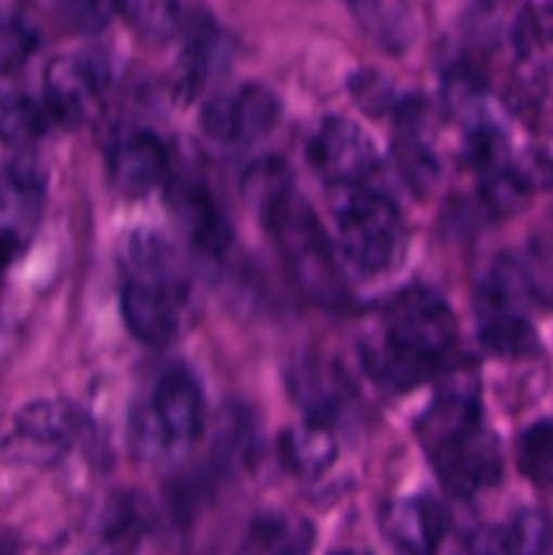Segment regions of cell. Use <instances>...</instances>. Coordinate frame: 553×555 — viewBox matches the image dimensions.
<instances>
[{
    "mask_svg": "<svg viewBox=\"0 0 553 555\" xmlns=\"http://www.w3.org/2000/svg\"><path fill=\"white\" fill-rule=\"evenodd\" d=\"M518 466L535 486L553 488V421H537L518 437Z\"/></svg>",
    "mask_w": 553,
    "mask_h": 555,
    "instance_id": "obj_25",
    "label": "cell"
},
{
    "mask_svg": "<svg viewBox=\"0 0 553 555\" xmlns=\"http://www.w3.org/2000/svg\"><path fill=\"white\" fill-rule=\"evenodd\" d=\"M150 423L157 442L188 444L204 428V396L188 369H171L152 390Z\"/></svg>",
    "mask_w": 553,
    "mask_h": 555,
    "instance_id": "obj_11",
    "label": "cell"
},
{
    "mask_svg": "<svg viewBox=\"0 0 553 555\" xmlns=\"http://www.w3.org/2000/svg\"><path fill=\"white\" fill-rule=\"evenodd\" d=\"M280 101L263 85H242L206 101L201 128L220 144H253L274 130Z\"/></svg>",
    "mask_w": 553,
    "mask_h": 555,
    "instance_id": "obj_9",
    "label": "cell"
},
{
    "mask_svg": "<svg viewBox=\"0 0 553 555\" xmlns=\"http://www.w3.org/2000/svg\"><path fill=\"white\" fill-rule=\"evenodd\" d=\"M350 95L356 98L358 108L372 114V117H383V114L396 112L401 103L394 81L374 68L356 70V74L350 76Z\"/></svg>",
    "mask_w": 553,
    "mask_h": 555,
    "instance_id": "obj_27",
    "label": "cell"
},
{
    "mask_svg": "<svg viewBox=\"0 0 553 555\" xmlns=\"http://www.w3.org/2000/svg\"><path fill=\"white\" fill-rule=\"evenodd\" d=\"M291 188V171H287L285 163L274 160V157L253 163L242 179L244 198H247V204L253 206L258 215L271 204V201L280 198V195L287 193Z\"/></svg>",
    "mask_w": 553,
    "mask_h": 555,
    "instance_id": "obj_26",
    "label": "cell"
},
{
    "mask_svg": "<svg viewBox=\"0 0 553 555\" xmlns=\"http://www.w3.org/2000/svg\"><path fill=\"white\" fill-rule=\"evenodd\" d=\"M47 103H38L27 92H0V141L9 146H25L41 139L49 128Z\"/></svg>",
    "mask_w": 553,
    "mask_h": 555,
    "instance_id": "obj_18",
    "label": "cell"
},
{
    "mask_svg": "<svg viewBox=\"0 0 553 555\" xmlns=\"http://www.w3.org/2000/svg\"><path fill=\"white\" fill-rule=\"evenodd\" d=\"M455 318L448 304L426 287H404L388 301L383 312L380 339L421 363L437 377L455 347Z\"/></svg>",
    "mask_w": 553,
    "mask_h": 555,
    "instance_id": "obj_4",
    "label": "cell"
},
{
    "mask_svg": "<svg viewBox=\"0 0 553 555\" xmlns=\"http://www.w3.org/2000/svg\"><path fill=\"white\" fill-rule=\"evenodd\" d=\"M513 47L520 63L540 76H553V3H529L513 22Z\"/></svg>",
    "mask_w": 553,
    "mask_h": 555,
    "instance_id": "obj_17",
    "label": "cell"
},
{
    "mask_svg": "<svg viewBox=\"0 0 553 555\" xmlns=\"http://www.w3.org/2000/svg\"><path fill=\"white\" fill-rule=\"evenodd\" d=\"M520 263H524L535 296L553 298V247H537L535 244L529 260H520Z\"/></svg>",
    "mask_w": 553,
    "mask_h": 555,
    "instance_id": "obj_31",
    "label": "cell"
},
{
    "mask_svg": "<svg viewBox=\"0 0 553 555\" xmlns=\"http://www.w3.org/2000/svg\"><path fill=\"white\" fill-rule=\"evenodd\" d=\"M553 542V526L540 509H520L497 529V553L535 555L545 553Z\"/></svg>",
    "mask_w": 553,
    "mask_h": 555,
    "instance_id": "obj_21",
    "label": "cell"
},
{
    "mask_svg": "<svg viewBox=\"0 0 553 555\" xmlns=\"http://www.w3.org/2000/svg\"><path fill=\"white\" fill-rule=\"evenodd\" d=\"M280 459L298 477L323 475L336 459V437L329 421L309 417L301 426L287 428L280 437Z\"/></svg>",
    "mask_w": 553,
    "mask_h": 555,
    "instance_id": "obj_16",
    "label": "cell"
},
{
    "mask_svg": "<svg viewBox=\"0 0 553 555\" xmlns=\"http://www.w3.org/2000/svg\"><path fill=\"white\" fill-rule=\"evenodd\" d=\"M168 152L150 130H125L108 146V177L125 195H144L166 179Z\"/></svg>",
    "mask_w": 553,
    "mask_h": 555,
    "instance_id": "obj_14",
    "label": "cell"
},
{
    "mask_svg": "<svg viewBox=\"0 0 553 555\" xmlns=\"http://www.w3.org/2000/svg\"><path fill=\"white\" fill-rule=\"evenodd\" d=\"M385 540L401 553H434L448 537V513L432 496L394 499L380 515Z\"/></svg>",
    "mask_w": 553,
    "mask_h": 555,
    "instance_id": "obj_13",
    "label": "cell"
},
{
    "mask_svg": "<svg viewBox=\"0 0 553 555\" xmlns=\"http://www.w3.org/2000/svg\"><path fill=\"white\" fill-rule=\"evenodd\" d=\"M260 220L307 296L323 304H339L345 298V276L334 244L301 195L291 188L260 211Z\"/></svg>",
    "mask_w": 553,
    "mask_h": 555,
    "instance_id": "obj_1",
    "label": "cell"
},
{
    "mask_svg": "<svg viewBox=\"0 0 553 555\" xmlns=\"http://www.w3.org/2000/svg\"><path fill=\"white\" fill-rule=\"evenodd\" d=\"M81 431V417L63 401H30L14 421L3 453L16 464L54 466L68 455Z\"/></svg>",
    "mask_w": 553,
    "mask_h": 555,
    "instance_id": "obj_7",
    "label": "cell"
},
{
    "mask_svg": "<svg viewBox=\"0 0 553 555\" xmlns=\"http://www.w3.org/2000/svg\"><path fill=\"white\" fill-rule=\"evenodd\" d=\"M426 453L439 480L459 496H475L502 477L499 439L483 423L426 442Z\"/></svg>",
    "mask_w": 553,
    "mask_h": 555,
    "instance_id": "obj_5",
    "label": "cell"
},
{
    "mask_svg": "<svg viewBox=\"0 0 553 555\" xmlns=\"http://www.w3.org/2000/svg\"><path fill=\"white\" fill-rule=\"evenodd\" d=\"M535 298L526 269L515 258L493 260L475 293V314L480 339L488 350L507 358L537 350V331L529 320Z\"/></svg>",
    "mask_w": 553,
    "mask_h": 555,
    "instance_id": "obj_3",
    "label": "cell"
},
{
    "mask_svg": "<svg viewBox=\"0 0 553 555\" xmlns=\"http://www.w3.org/2000/svg\"><path fill=\"white\" fill-rule=\"evenodd\" d=\"M184 296H188L184 276L128 271L123 285L125 325L144 345H168L182 328Z\"/></svg>",
    "mask_w": 553,
    "mask_h": 555,
    "instance_id": "obj_6",
    "label": "cell"
},
{
    "mask_svg": "<svg viewBox=\"0 0 553 555\" xmlns=\"http://www.w3.org/2000/svg\"><path fill=\"white\" fill-rule=\"evenodd\" d=\"M36 47L38 36L30 27L22 22H3L0 25V79L20 70L36 52Z\"/></svg>",
    "mask_w": 553,
    "mask_h": 555,
    "instance_id": "obj_28",
    "label": "cell"
},
{
    "mask_svg": "<svg viewBox=\"0 0 553 555\" xmlns=\"http://www.w3.org/2000/svg\"><path fill=\"white\" fill-rule=\"evenodd\" d=\"M394 160L404 182L412 184V190H428L439 173V160L426 144L417 125H404V133L394 144Z\"/></svg>",
    "mask_w": 553,
    "mask_h": 555,
    "instance_id": "obj_22",
    "label": "cell"
},
{
    "mask_svg": "<svg viewBox=\"0 0 553 555\" xmlns=\"http://www.w3.org/2000/svg\"><path fill=\"white\" fill-rule=\"evenodd\" d=\"M480 173V195L493 215H513L529 198L531 184L526 182V177L518 171L515 163L507 160Z\"/></svg>",
    "mask_w": 553,
    "mask_h": 555,
    "instance_id": "obj_24",
    "label": "cell"
},
{
    "mask_svg": "<svg viewBox=\"0 0 553 555\" xmlns=\"http://www.w3.org/2000/svg\"><path fill=\"white\" fill-rule=\"evenodd\" d=\"M309 160L331 184H363L377 171L374 139L345 117H329L309 141Z\"/></svg>",
    "mask_w": 553,
    "mask_h": 555,
    "instance_id": "obj_10",
    "label": "cell"
},
{
    "mask_svg": "<svg viewBox=\"0 0 553 555\" xmlns=\"http://www.w3.org/2000/svg\"><path fill=\"white\" fill-rule=\"evenodd\" d=\"M361 25L385 49L401 52L412 41V16L404 0H352Z\"/></svg>",
    "mask_w": 553,
    "mask_h": 555,
    "instance_id": "obj_19",
    "label": "cell"
},
{
    "mask_svg": "<svg viewBox=\"0 0 553 555\" xmlns=\"http://www.w3.org/2000/svg\"><path fill=\"white\" fill-rule=\"evenodd\" d=\"M247 547L258 553H304L312 547V526L291 515H263L249 526Z\"/></svg>",
    "mask_w": 553,
    "mask_h": 555,
    "instance_id": "obj_20",
    "label": "cell"
},
{
    "mask_svg": "<svg viewBox=\"0 0 553 555\" xmlns=\"http://www.w3.org/2000/svg\"><path fill=\"white\" fill-rule=\"evenodd\" d=\"M166 198L195 249H201L204 255H220L228 247L231 228L204 184L179 179V182L168 184Z\"/></svg>",
    "mask_w": 553,
    "mask_h": 555,
    "instance_id": "obj_15",
    "label": "cell"
},
{
    "mask_svg": "<svg viewBox=\"0 0 553 555\" xmlns=\"http://www.w3.org/2000/svg\"><path fill=\"white\" fill-rule=\"evenodd\" d=\"M47 179L38 163L9 160L0 166V266L30 244L41 220Z\"/></svg>",
    "mask_w": 553,
    "mask_h": 555,
    "instance_id": "obj_8",
    "label": "cell"
},
{
    "mask_svg": "<svg viewBox=\"0 0 553 555\" xmlns=\"http://www.w3.org/2000/svg\"><path fill=\"white\" fill-rule=\"evenodd\" d=\"M117 11L144 38H171L182 27V9L177 0H117Z\"/></svg>",
    "mask_w": 553,
    "mask_h": 555,
    "instance_id": "obj_23",
    "label": "cell"
},
{
    "mask_svg": "<svg viewBox=\"0 0 553 555\" xmlns=\"http://www.w3.org/2000/svg\"><path fill=\"white\" fill-rule=\"evenodd\" d=\"M54 11L76 30H101L117 14V0H52Z\"/></svg>",
    "mask_w": 553,
    "mask_h": 555,
    "instance_id": "obj_29",
    "label": "cell"
},
{
    "mask_svg": "<svg viewBox=\"0 0 553 555\" xmlns=\"http://www.w3.org/2000/svg\"><path fill=\"white\" fill-rule=\"evenodd\" d=\"M141 520H144V509H141L139 499L136 496H125L108 509V520H106V534L108 540H114L117 545H128L133 537H141Z\"/></svg>",
    "mask_w": 553,
    "mask_h": 555,
    "instance_id": "obj_30",
    "label": "cell"
},
{
    "mask_svg": "<svg viewBox=\"0 0 553 555\" xmlns=\"http://www.w3.org/2000/svg\"><path fill=\"white\" fill-rule=\"evenodd\" d=\"M336 242L347 263L366 276L394 269L404 249V222L394 201L363 184H331Z\"/></svg>",
    "mask_w": 553,
    "mask_h": 555,
    "instance_id": "obj_2",
    "label": "cell"
},
{
    "mask_svg": "<svg viewBox=\"0 0 553 555\" xmlns=\"http://www.w3.org/2000/svg\"><path fill=\"white\" fill-rule=\"evenodd\" d=\"M103 70L81 54H60L43 70V95L52 119L81 125L98 106Z\"/></svg>",
    "mask_w": 553,
    "mask_h": 555,
    "instance_id": "obj_12",
    "label": "cell"
}]
</instances>
